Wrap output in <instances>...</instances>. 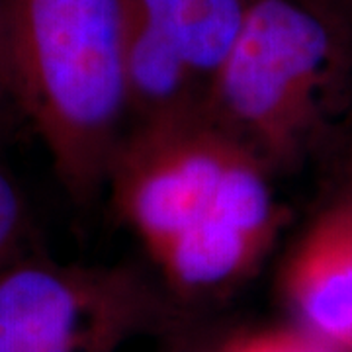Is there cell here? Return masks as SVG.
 <instances>
[{"label":"cell","instance_id":"cell-1","mask_svg":"<svg viewBox=\"0 0 352 352\" xmlns=\"http://www.w3.org/2000/svg\"><path fill=\"white\" fill-rule=\"evenodd\" d=\"M274 175L206 110L131 124L106 192L164 282L184 298L243 284L274 245Z\"/></svg>","mask_w":352,"mask_h":352},{"label":"cell","instance_id":"cell-2","mask_svg":"<svg viewBox=\"0 0 352 352\" xmlns=\"http://www.w3.org/2000/svg\"><path fill=\"white\" fill-rule=\"evenodd\" d=\"M14 88L25 126L67 194L90 204L106 188L129 127L126 0H0Z\"/></svg>","mask_w":352,"mask_h":352},{"label":"cell","instance_id":"cell-3","mask_svg":"<svg viewBox=\"0 0 352 352\" xmlns=\"http://www.w3.org/2000/svg\"><path fill=\"white\" fill-rule=\"evenodd\" d=\"M351 90L352 25L329 0H249L206 112L278 175L335 141Z\"/></svg>","mask_w":352,"mask_h":352},{"label":"cell","instance_id":"cell-4","mask_svg":"<svg viewBox=\"0 0 352 352\" xmlns=\"http://www.w3.org/2000/svg\"><path fill=\"white\" fill-rule=\"evenodd\" d=\"M163 309L129 268L63 264L36 249L0 268V352H116Z\"/></svg>","mask_w":352,"mask_h":352},{"label":"cell","instance_id":"cell-5","mask_svg":"<svg viewBox=\"0 0 352 352\" xmlns=\"http://www.w3.org/2000/svg\"><path fill=\"white\" fill-rule=\"evenodd\" d=\"M284 289L305 333L352 352V198L331 192L289 252Z\"/></svg>","mask_w":352,"mask_h":352},{"label":"cell","instance_id":"cell-6","mask_svg":"<svg viewBox=\"0 0 352 352\" xmlns=\"http://www.w3.org/2000/svg\"><path fill=\"white\" fill-rule=\"evenodd\" d=\"M124 76L129 126L206 110L208 87L129 4L126 8Z\"/></svg>","mask_w":352,"mask_h":352},{"label":"cell","instance_id":"cell-7","mask_svg":"<svg viewBox=\"0 0 352 352\" xmlns=\"http://www.w3.org/2000/svg\"><path fill=\"white\" fill-rule=\"evenodd\" d=\"M208 87L239 34L249 0H127Z\"/></svg>","mask_w":352,"mask_h":352},{"label":"cell","instance_id":"cell-8","mask_svg":"<svg viewBox=\"0 0 352 352\" xmlns=\"http://www.w3.org/2000/svg\"><path fill=\"white\" fill-rule=\"evenodd\" d=\"M36 249L32 208L18 180L0 163V268Z\"/></svg>","mask_w":352,"mask_h":352},{"label":"cell","instance_id":"cell-9","mask_svg":"<svg viewBox=\"0 0 352 352\" xmlns=\"http://www.w3.org/2000/svg\"><path fill=\"white\" fill-rule=\"evenodd\" d=\"M219 352H335L309 333L298 331H264L243 335L227 342Z\"/></svg>","mask_w":352,"mask_h":352},{"label":"cell","instance_id":"cell-10","mask_svg":"<svg viewBox=\"0 0 352 352\" xmlns=\"http://www.w3.org/2000/svg\"><path fill=\"white\" fill-rule=\"evenodd\" d=\"M25 124L16 88H14L12 69L8 59V45H6V34H4V20H2V4H0V145L8 139L14 129Z\"/></svg>","mask_w":352,"mask_h":352},{"label":"cell","instance_id":"cell-11","mask_svg":"<svg viewBox=\"0 0 352 352\" xmlns=\"http://www.w3.org/2000/svg\"><path fill=\"white\" fill-rule=\"evenodd\" d=\"M331 147L337 149L333 192L352 198V113L340 127L339 135L331 143Z\"/></svg>","mask_w":352,"mask_h":352},{"label":"cell","instance_id":"cell-12","mask_svg":"<svg viewBox=\"0 0 352 352\" xmlns=\"http://www.w3.org/2000/svg\"><path fill=\"white\" fill-rule=\"evenodd\" d=\"M329 2H331V4L344 16V20L352 25V0H329Z\"/></svg>","mask_w":352,"mask_h":352}]
</instances>
